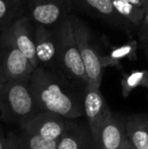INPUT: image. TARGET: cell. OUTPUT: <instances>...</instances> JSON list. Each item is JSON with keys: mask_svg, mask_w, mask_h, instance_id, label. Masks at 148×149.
I'll return each instance as SVG.
<instances>
[{"mask_svg": "<svg viewBox=\"0 0 148 149\" xmlns=\"http://www.w3.org/2000/svg\"><path fill=\"white\" fill-rule=\"evenodd\" d=\"M30 87L40 112H52L66 119L84 116V85L70 79L58 69L35 68Z\"/></svg>", "mask_w": 148, "mask_h": 149, "instance_id": "obj_1", "label": "cell"}, {"mask_svg": "<svg viewBox=\"0 0 148 149\" xmlns=\"http://www.w3.org/2000/svg\"><path fill=\"white\" fill-rule=\"evenodd\" d=\"M38 113L30 81H0V117L4 121L19 126Z\"/></svg>", "mask_w": 148, "mask_h": 149, "instance_id": "obj_2", "label": "cell"}, {"mask_svg": "<svg viewBox=\"0 0 148 149\" xmlns=\"http://www.w3.org/2000/svg\"><path fill=\"white\" fill-rule=\"evenodd\" d=\"M70 15V14H69ZM59 48V70L70 79L87 86L88 78L74 37L70 17L55 28Z\"/></svg>", "mask_w": 148, "mask_h": 149, "instance_id": "obj_3", "label": "cell"}, {"mask_svg": "<svg viewBox=\"0 0 148 149\" xmlns=\"http://www.w3.org/2000/svg\"><path fill=\"white\" fill-rule=\"evenodd\" d=\"M69 17L88 78V86L99 88L105 70L101 65V55L97 49V46L93 44L91 33L86 24L75 14H70Z\"/></svg>", "mask_w": 148, "mask_h": 149, "instance_id": "obj_4", "label": "cell"}, {"mask_svg": "<svg viewBox=\"0 0 148 149\" xmlns=\"http://www.w3.org/2000/svg\"><path fill=\"white\" fill-rule=\"evenodd\" d=\"M34 70L30 60L4 30L0 35V81H30Z\"/></svg>", "mask_w": 148, "mask_h": 149, "instance_id": "obj_5", "label": "cell"}, {"mask_svg": "<svg viewBox=\"0 0 148 149\" xmlns=\"http://www.w3.org/2000/svg\"><path fill=\"white\" fill-rule=\"evenodd\" d=\"M71 0H26L28 15L35 24L56 28L69 16Z\"/></svg>", "mask_w": 148, "mask_h": 149, "instance_id": "obj_6", "label": "cell"}, {"mask_svg": "<svg viewBox=\"0 0 148 149\" xmlns=\"http://www.w3.org/2000/svg\"><path fill=\"white\" fill-rule=\"evenodd\" d=\"M71 123L72 120L66 119L55 113L44 111L19 125V129L36 133L46 139L58 141Z\"/></svg>", "mask_w": 148, "mask_h": 149, "instance_id": "obj_7", "label": "cell"}, {"mask_svg": "<svg viewBox=\"0 0 148 149\" xmlns=\"http://www.w3.org/2000/svg\"><path fill=\"white\" fill-rule=\"evenodd\" d=\"M91 140L94 149H119L122 147L129 141L126 131V118L112 114L101 124Z\"/></svg>", "mask_w": 148, "mask_h": 149, "instance_id": "obj_8", "label": "cell"}, {"mask_svg": "<svg viewBox=\"0 0 148 149\" xmlns=\"http://www.w3.org/2000/svg\"><path fill=\"white\" fill-rule=\"evenodd\" d=\"M35 43L39 66L47 69L59 68V48L55 28L36 24Z\"/></svg>", "mask_w": 148, "mask_h": 149, "instance_id": "obj_9", "label": "cell"}, {"mask_svg": "<svg viewBox=\"0 0 148 149\" xmlns=\"http://www.w3.org/2000/svg\"><path fill=\"white\" fill-rule=\"evenodd\" d=\"M8 33L14 45L22 52L24 56L30 60L35 68L39 66L36 54V43H35V30L36 24H34L28 14L17 18L13 24L7 29Z\"/></svg>", "mask_w": 148, "mask_h": 149, "instance_id": "obj_10", "label": "cell"}, {"mask_svg": "<svg viewBox=\"0 0 148 149\" xmlns=\"http://www.w3.org/2000/svg\"><path fill=\"white\" fill-rule=\"evenodd\" d=\"M83 110L88 122L90 137L93 138L101 124L113 114L99 87H91L88 85L85 87Z\"/></svg>", "mask_w": 148, "mask_h": 149, "instance_id": "obj_11", "label": "cell"}, {"mask_svg": "<svg viewBox=\"0 0 148 149\" xmlns=\"http://www.w3.org/2000/svg\"><path fill=\"white\" fill-rule=\"evenodd\" d=\"M126 131L135 149H148V115H131L126 118Z\"/></svg>", "mask_w": 148, "mask_h": 149, "instance_id": "obj_12", "label": "cell"}, {"mask_svg": "<svg viewBox=\"0 0 148 149\" xmlns=\"http://www.w3.org/2000/svg\"><path fill=\"white\" fill-rule=\"evenodd\" d=\"M137 48H138V44L134 40L129 41L128 43L122 46L113 48L112 51L108 55L101 56V65H103L104 69L108 68V67L121 68V61L122 60H135Z\"/></svg>", "mask_w": 148, "mask_h": 149, "instance_id": "obj_13", "label": "cell"}, {"mask_svg": "<svg viewBox=\"0 0 148 149\" xmlns=\"http://www.w3.org/2000/svg\"><path fill=\"white\" fill-rule=\"evenodd\" d=\"M26 0H0V33L24 15Z\"/></svg>", "mask_w": 148, "mask_h": 149, "instance_id": "obj_14", "label": "cell"}, {"mask_svg": "<svg viewBox=\"0 0 148 149\" xmlns=\"http://www.w3.org/2000/svg\"><path fill=\"white\" fill-rule=\"evenodd\" d=\"M113 4L119 15L122 16V18H124L127 22L137 26L142 24L146 13L145 9L126 0H113Z\"/></svg>", "mask_w": 148, "mask_h": 149, "instance_id": "obj_15", "label": "cell"}, {"mask_svg": "<svg viewBox=\"0 0 148 149\" xmlns=\"http://www.w3.org/2000/svg\"><path fill=\"white\" fill-rule=\"evenodd\" d=\"M57 149H86L85 134L71 123L57 141Z\"/></svg>", "mask_w": 148, "mask_h": 149, "instance_id": "obj_16", "label": "cell"}, {"mask_svg": "<svg viewBox=\"0 0 148 149\" xmlns=\"http://www.w3.org/2000/svg\"><path fill=\"white\" fill-rule=\"evenodd\" d=\"M145 88L148 91V70H135L124 74L121 79V89L124 97L136 88Z\"/></svg>", "mask_w": 148, "mask_h": 149, "instance_id": "obj_17", "label": "cell"}, {"mask_svg": "<svg viewBox=\"0 0 148 149\" xmlns=\"http://www.w3.org/2000/svg\"><path fill=\"white\" fill-rule=\"evenodd\" d=\"M73 1H77L79 3L81 2L88 8L94 10L99 15L112 20L113 22L120 24L122 22H126L116 11L113 4V0H73Z\"/></svg>", "mask_w": 148, "mask_h": 149, "instance_id": "obj_18", "label": "cell"}, {"mask_svg": "<svg viewBox=\"0 0 148 149\" xmlns=\"http://www.w3.org/2000/svg\"><path fill=\"white\" fill-rule=\"evenodd\" d=\"M17 136L26 149H57V141L46 139L26 130L19 129Z\"/></svg>", "mask_w": 148, "mask_h": 149, "instance_id": "obj_19", "label": "cell"}, {"mask_svg": "<svg viewBox=\"0 0 148 149\" xmlns=\"http://www.w3.org/2000/svg\"><path fill=\"white\" fill-rule=\"evenodd\" d=\"M5 149H26L24 144L20 142L17 134H11L6 138V147Z\"/></svg>", "mask_w": 148, "mask_h": 149, "instance_id": "obj_20", "label": "cell"}, {"mask_svg": "<svg viewBox=\"0 0 148 149\" xmlns=\"http://www.w3.org/2000/svg\"><path fill=\"white\" fill-rule=\"evenodd\" d=\"M141 31H140V42L141 45H142V48L144 50V53L147 57L148 60V26L146 24H141Z\"/></svg>", "mask_w": 148, "mask_h": 149, "instance_id": "obj_21", "label": "cell"}, {"mask_svg": "<svg viewBox=\"0 0 148 149\" xmlns=\"http://www.w3.org/2000/svg\"><path fill=\"white\" fill-rule=\"evenodd\" d=\"M126 1L130 2V3L134 4L136 6L143 8L147 11L148 10V0H126Z\"/></svg>", "mask_w": 148, "mask_h": 149, "instance_id": "obj_22", "label": "cell"}, {"mask_svg": "<svg viewBox=\"0 0 148 149\" xmlns=\"http://www.w3.org/2000/svg\"><path fill=\"white\" fill-rule=\"evenodd\" d=\"M6 147V138L4 137L3 131L0 127V149H5Z\"/></svg>", "mask_w": 148, "mask_h": 149, "instance_id": "obj_23", "label": "cell"}, {"mask_svg": "<svg viewBox=\"0 0 148 149\" xmlns=\"http://www.w3.org/2000/svg\"><path fill=\"white\" fill-rule=\"evenodd\" d=\"M119 149H135V148H134V146L130 143V141H128L125 145H123L122 147H120Z\"/></svg>", "mask_w": 148, "mask_h": 149, "instance_id": "obj_24", "label": "cell"}, {"mask_svg": "<svg viewBox=\"0 0 148 149\" xmlns=\"http://www.w3.org/2000/svg\"><path fill=\"white\" fill-rule=\"evenodd\" d=\"M142 24H146V26H148V10L146 11V13H145V17H144V20H143Z\"/></svg>", "mask_w": 148, "mask_h": 149, "instance_id": "obj_25", "label": "cell"}, {"mask_svg": "<svg viewBox=\"0 0 148 149\" xmlns=\"http://www.w3.org/2000/svg\"><path fill=\"white\" fill-rule=\"evenodd\" d=\"M71 1H73V0H71Z\"/></svg>", "mask_w": 148, "mask_h": 149, "instance_id": "obj_26", "label": "cell"}]
</instances>
